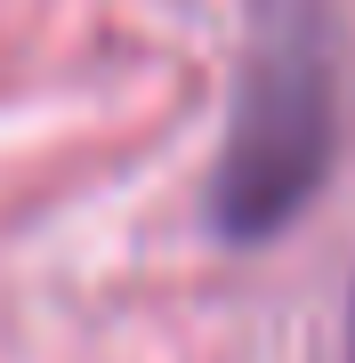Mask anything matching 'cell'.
I'll return each instance as SVG.
<instances>
[{
  "mask_svg": "<svg viewBox=\"0 0 355 363\" xmlns=\"http://www.w3.org/2000/svg\"><path fill=\"white\" fill-rule=\"evenodd\" d=\"M339 154V33L331 0H250V49L210 169V234L259 250L323 194Z\"/></svg>",
  "mask_w": 355,
  "mask_h": 363,
  "instance_id": "obj_1",
  "label": "cell"
}]
</instances>
